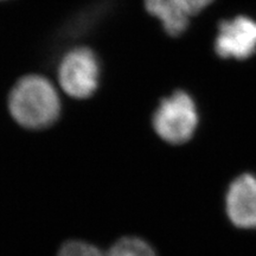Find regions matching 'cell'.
Wrapping results in <instances>:
<instances>
[{"label":"cell","mask_w":256,"mask_h":256,"mask_svg":"<svg viewBox=\"0 0 256 256\" xmlns=\"http://www.w3.org/2000/svg\"><path fill=\"white\" fill-rule=\"evenodd\" d=\"M12 116L22 126L40 130L52 124L60 115V104L52 84L42 76H25L10 94Z\"/></svg>","instance_id":"cell-1"},{"label":"cell","mask_w":256,"mask_h":256,"mask_svg":"<svg viewBox=\"0 0 256 256\" xmlns=\"http://www.w3.org/2000/svg\"><path fill=\"white\" fill-rule=\"evenodd\" d=\"M198 126L196 104L185 92L178 90L160 102L153 115V128L170 144L188 142Z\"/></svg>","instance_id":"cell-2"},{"label":"cell","mask_w":256,"mask_h":256,"mask_svg":"<svg viewBox=\"0 0 256 256\" xmlns=\"http://www.w3.org/2000/svg\"><path fill=\"white\" fill-rule=\"evenodd\" d=\"M60 83L70 96L86 98L92 95L98 86L100 64L88 48H78L66 54L60 64Z\"/></svg>","instance_id":"cell-3"},{"label":"cell","mask_w":256,"mask_h":256,"mask_svg":"<svg viewBox=\"0 0 256 256\" xmlns=\"http://www.w3.org/2000/svg\"><path fill=\"white\" fill-rule=\"evenodd\" d=\"M217 54L224 58L244 60L256 51V22L248 17H236L220 24L215 42Z\"/></svg>","instance_id":"cell-4"},{"label":"cell","mask_w":256,"mask_h":256,"mask_svg":"<svg viewBox=\"0 0 256 256\" xmlns=\"http://www.w3.org/2000/svg\"><path fill=\"white\" fill-rule=\"evenodd\" d=\"M226 209L234 226L256 229V176L241 174L229 185Z\"/></svg>","instance_id":"cell-5"},{"label":"cell","mask_w":256,"mask_h":256,"mask_svg":"<svg viewBox=\"0 0 256 256\" xmlns=\"http://www.w3.org/2000/svg\"><path fill=\"white\" fill-rule=\"evenodd\" d=\"M147 11L162 23L171 36H178L186 30L190 17L177 0H144Z\"/></svg>","instance_id":"cell-6"},{"label":"cell","mask_w":256,"mask_h":256,"mask_svg":"<svg viewBox=\"0 0 256 256\" xmlns=\"http://www.w3.org/2000/svg\"><path fill=\"white\" fill-rule=\"evenodd\" d=\"M106 256H156L148 243L136 238L120 240Z\"/></svg>","instance_id":"cell-7"},{"label":"cell","mask_w":256,"mask_h":256,"mask_svg":"<svg viewBox=\"0 0 256 256\" xmlns=\"http://www.w3.org/2000/svg\"><path fill=\"white\" fill-rule=\"evenodd\" d=\"M58 256H104L94 246L86 242L72 241L66 243L60 250Z\"/></svg>","instance_id":"cell-8"},{"label":"cell","mask_w":256,"mask_h":256,"mask_svg":"<svg viewBox=\"0 0 256 256\" xmlns=\"http://www.w3.org/2000/svg\"><path fill=\"white\" fill-rule=\"evenodd\" d=\"M188 17L200 14L203 8L211 4L214 0H177Z\"/></svg>","instance_id":"cell-9"}]
</instances>
